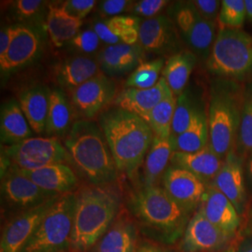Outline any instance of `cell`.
<instances>
[{
	"label": "cell",
	"mask_w": 252,
	"mask_h": 252,
	"mask_svg": "<svg viewBox=\"0 0 252 252\" xmlns=\"http://www.w3.org/2000/svg\"><path fill=\"white\" fill-rule=\"evenodd\" d=\"M72 252H89L117 219L120 198L105 186L84 187L76 193Z\"/></svg>",
	"instance_id": "cell-4"
},
{
	"label": "cell",
	"mask_w": 252,
	"mask_h": 252,
	"mask_svg": "<svg viewBox=\"0 0 252 252\" xmlns=\"http://www.w3.org/2000/svg\"><path fill=\"white\" fill-rule=\"evenodd\" d=\"M173 153H192L209 145L208 120L204 111H198L190 126L183 133L169 137Z\"/></svg>",
	"instance_id": "cell-28"
},
{
	"label": "cell",
	"mask_w": 252,
	"mask_h": 252,
	"mask_svg": "<svg viewBox=\"0 0 252 252\" xmlns=\"http://www.w3.org/2000/svg\"><path fill=\"white\" fill-rule=\"evenodd\" d=\"M169 93H171V90L162 77L153 88H127L122 91L113 101V104L117 108L132 112L146 121L150 112L165 98Z\"/></svg>",
	"instance_id": "cell-18"
},
{
	"label": "cell",
	"mask_w": 252,
	"mask_h": 252,
	"mask_svg": "<svg viewBox=\"0 0 252 252\" xmlns=\"http://www.w3.org/2000/svg\"><path fill=\"white\" fill-rule=\"evenodd\" d=\"M195 9L198 10L199 13L202 17L216 23V20L219 16L220 7H221V1L218 0H195L191 1Z\"/></svg>",
	"instance_id": "cell-41"
},
{
	"label": "cell",
	"mask_w": 252,
	"mask_h": 252,
	"mask_svg": "<svg viewBox=\"0 0 252 252\" xmlns=\"http://www.w3.org/2000/svg\"><path fill=\"white\" fill-rule=\"evenodd\" d=\"M13 34V27H2L0 32V59L3 58L9 50Z\"/></svg>",
	"instance_id": "cell-44"
},
{
	"label": "cell",
	"mask_w": 252,
	"mask_h": 252,
	"mask_svg": "<svg viewBox=\"0 0 252 252\" xmlns=\"http://www.w3.org/2000/svg\"><path fill=\"white\" fill-rule=\"evenodd\" d=\"M77 195L61 194L20 252H69Z\"/></svg>",
	"instance_id": "cell-5"
},
{
	"label": "cell",
	"mask_w": 252,
	"mask_h": 252,
	"mask_svg": "<svg viewBox=\"0 0 252 252\" xmlns=\"http://www.w3.org/2000/svg\"><path fill=\"white\" fill-rule=\"evenodd\" d=\"M96 3L94 0H67L63 2L60 7L69 16L82 20L90 13Z\"/></svg>",
	"instance_id": "cell-39"
},
{
	"label": "cell",
	"mask_w": 252,
	"mask_h": 252,
	"mask_svg": "<svg viewBox=\"0 0 252 252\" xmlns=\"http://www.w3.org/2000/svg\"><path fill=\"white\" fill-rule=\"evenodd\" d=\"M70 160L94 186H106L117 180L118 169L100 126L91 120L73 124L64 138Z\"/></svg>",
	"instance_id": "cell-2"
},
{
	"label": "cell",
	"mask_w": 252,
	"mask_h": 252,
	"mask_svg": "<svg viewBox=\"0 0 252 252\" xmlns=\"http://www.w3.org/2000/svg\"><path fill=\"white\" fill-rule=\"evenodd\" d=\"M238 141L245 153H252V94L247 97L242 106Z\"/></svg>",
	"instance_id": "cell-37"
},
{
	"label": "cell",
	"mask_w": 252,
	"mask_h": 252,
	"mask_svg": "<svg viewBox=\"0 0 252 252\" xmlns=\"http://www.w3.org/2000/svg\"><path fill=\"white\" fill-rule=\"evenodd\" d=\"M242 108L237 98L228 91H219L212 94L208 110L209 145L224 160L234 151L238 139Z\"/></svg>",
	"instance_id": "cell-7"
},
{
	"label": "cell",
	"mask_w": 252,
	"mask_h": 252,
	"mask_svg": "<svg viewBox=\"0 0 252 252\" xmlns=\"http://www.w3.org/2000/svg\"><path fill=\"white\" fill-rule=\"evenodd\" d=\"M130 208L144 234L160 242L177 241L183 236L189 221V213L158 185L138 189Z\"/></svg>",
	"instance_id": "cell-3"
},
{
	"label": "cell",
	"mask_w": 252,
	"mask_h": 252,
	"mask_svg": "<svg viewBox=\"0 0 252 252\" xmlns=\"http://www.w3.org/2000/svg\"><path fill=\"white\" fill-rule=\"evenodd\" d=\"M196 107L191 95L188 92H183L176 100V107L172 122L171 135H178L183 133L190 126L197 112Z\"/></svg>",
	"instance_id": "cell-35"
},
{
	"label": "cell",
	"mask_w": 252,
	"mask_h": 252,
	"mask_svg": "<svg viewBox=\"0 0 252 252\" xmlns=\"http://www.w3.org/2000/svg\"><path fill=\"white\" fill-rule=\"evenodd\" d=\"M199 208L207 220L222 233L233 238L241 223L240 215L229 199L212 185H207Z\"/></svg>",
	"instance_id": "cell-17"
},
{
	"label": "cell",
	"mask_w": 252,
	"mask_h": 252,
	"mask_svg": "<svg viewBox=\"0 0 252 252\" xmlns=\"http://www.w3.org/2000/svg\"><path fill=\"white\" fill-rule=\"evenodd\" d=\"M165 64L164 58H157L153 61L141 63L126 81L127 88L135 89H150L157 84L161 78L160 74L162 72Z\"/></svg>",
	"instance_id": "cell-33"
},
{
	"label": "cell",
	"mask_w": 252,
	"mask_h": 252,
	"mask_svg": "<svg viewBox=\"0 0 252 252\" xmlns=\"http://www.w3.org/2000/svg\"><path fill=\"white\" fill-rule=\"evenodd\" d=\"M229 199L239 215H242L247 203L241 158L234 151L227 154L222 165L213 181L209 184Z\"/></svg>",
	"instance_id": "cell-16"
},
{
	"label": "cell",
	"mask_w": 252,
	"mask_h": 252,
	"mask_svg": "<svg viewBox=\"0 0 252 252\" xmlns=\"http://www.w3.org/2000/svg\"><path fill=\"white\" fill-rule=\"evenodd\" d=\"M163 189L188 213L197 210L207 190V185L185 169L170 166L162 177Z\"/></svg>",
	"instance_id": "cell-12"
},
{
	"label": "cell",
	"mask_w": 252,
	"mask_h": 252,
	"mask_svg": "<svg viewBox=\"0 0 252 252\" xmlns=\"http://www.w3.org/2000/svg\"><path fill=\"white\" fill-rule=\"evenodd\" d=\"M196 62L197 56L189 50L173 54L165 62L162 69V78L176 97L184 92Z\"/></svg>",
	"instance_id": "cell-27"
},
{
	"label": "cell",
	"mask_w": 252,
	"mask_h": 252,
	"mask_svg": "<svg viewBox=\"0 0 252 252\" xmlns=\"http://www.w3.org/2000/svg\"><path fill=\"white\" fill-rule=\"evenodd\" d=\"M246 175H247V180H248V184L250 188L252 190V153L250 154V157L248 159L247 165H246Z\"/></svg>",
	"instance_id": "cell-47"
},
{
	"label": "cell",
	"mask_w": 252,
	"mask_h": 252,
	"mask_svg": "<svg viewBox=\"0 0 252 252\" xmlns=\"http://www.w3.org/2000/svg\"><path fill=\"white\" fill-rule=\"evenodd\" d=\"M131 3L132 2L127 0H106L98 4V10L105 17H115L119 16V14H121L122 12L126 11Z\"/></svg>",
	"instance_id": "cell-43"
},
{
	"label": "cell",
	"mask_w": 252,
	"mask_h": 252,
	"mask_svg": "<svg viewBox=\"0 0 252 252\" xmlns=\"http://www.w3.org/2000/svg\"><path fill=\"white\" fill-rule=\"evenodd\" d=\"M207 64L218 76H246L252 70V36L241 29L220 27Z\"/></svg>",
	"instance_id": "cell-6"
},
{
	"label": "cell",
	"mask_w": 252,
	"mask_h": 252,
	"mask_svg": "<svg viewBox=\"0 0 252 252\" xmlns=\"http://www.w3.org/2000/svg\"><path fill=\"white\" fill-rule=\"evenodd\" d=\"M236 252H252V235L246 237L243 241L237 246Z\"/></svg>",
	"instance_id": "cell-46"
},
{
	"label": "cell",
	"mask_w": 252,
	"mask_h": 252,
	"mask_svg": "<svg viewBox=\"0 0 252 252\" xmlns=\"http://www.w3.org/2000/svg\"><path fill=\"white\" fill-rule=\"evenodd\" d=\"M115 96V84L99 73L72 91V104L81 117L90 120Z\"/></svg>",
	"instance_id": "cell-14"
},
{
	"label": "cell",
	"mask_w": 252,
	"mask_h": 252,
	"mask_svg": "<svg viewBox=\"0 0 252 252\" xmlns=\"http://www.w3.org/2000/svg\"><path fill=\"white\" fill-rule=\"evenodd\" d=\"M32 129L17 101L9 100L1 108L0 134L5 145L17 144L32 135Z\"/></svg>",
	"instance_id": "cell-25"
},
{
	"label": "cell",
	"mask_w": 252,
	"mask_h": 252,
	"mask_svg": "<svg viewBox=\"0 0 252 252\" xmlns=\"http://www.w3.org/2000/svg\"><path fill=\"white\" fill-rule=\"evenodd\" d=\"M99 126L118 171L127 175L135 173L153 143L154 133L151 126L144 119L119 108L102 113Z\"/></svg>",
	"instance_id": "cell-1"
},
{
	"label": "cell",
	"mask_w": 252,
	"mask_h": 252,
	"mask_svg": "<svg viewBox=\"0 0 252 252\" xmlns=\"http://www.w3.org/2000/svg\"><path fill=\"white\" fill-rule=\"evenodd\" d=\"M177 97L169 93L167 96L150 112L146 122L153 129L154 135L169 139L171 136L172 122Z\"/></svg>",
	"instance_id": "cell-32"
},
{
	"label": "cell",
	"mask_w": 252,
	"mask_h": 252,
	"mask_svg": "<svg viewBox=\"0 0 252 252\" xmlns=\"http://www.w3.org/2000/svg\"><path fill=\"white\" fill-rule=\"evenodd\" d=\"M178 29L171 19L159 15L140 23L138 44L153 54H170L179 46Z\"/></svg>",
	"instance_id": "cell-15"
},
{
	"label": "cell",
	"mask_w": 252,
	"mask_h": 252,
	"mask_svg": "<svg viewBox=\"0 0 252 252\" xmlns=\"http://www.w3.org/2000/svg\"><path fill=\"white\" fill-rule=\"evenodd\" d=\"M246 4V10H247V16L252 21V0H245Z\"/></svg>",
	"instance_id": "cell-48"
},
{
	"label": "cell",
	"mask_w": 252,
	"mask_h": 252,
	"mask_svg": "<svg viewBox=\"0 0 252 252\" xmlns=\"http://www.w3.org/2000/svg\"><path fill=\"white\" fill-rule=\"evenodd\" d=\"M71 121L72 108L63 91H51L46 134L55 137L67 135L72 126Z\"/></svg>",
	"instance_id": "cell-31"
},
{
	"label": "cell",
	"mask_w": 252,
	"mask_h": 252,
	"mask_svg": "<svg viewBox=\"0 0 252 252\" xmlns=\"http://www.w3.org/2000/svg\"><path fill=\"white\" fill-rule=\"evenodd\" d=\"M5 156L13 166L24 170H35L71 161L67 150L56 137H30L8 146Z\"/></svg>",
	"instance_id": "cell-8"
},
{
	"label": "cell",
	"mask_w": 252,
	"mask_h": 252,
	"mask_svg": "<svg viewBox=\"0 0 252 252\" xmlns=\"http://www.w3.org/2000/svg\"><path fill=\"white\" fill-rule=\"evenodd\" d=\"M59 196L11 217L2 228L0 252H21Z\"/></svg>",
	"instance_id": "cell-11"
},
{
	"label": "cell",
	"mask_w": 252,
	"mask_h": 252,
	"mask_svg": "<svg viewBox=\"0 0 252 252\" xmlns=\"http://www.w3.org/2000/svg\"><path fill=\"white\" fill-rule=\"evenodd\" d=\"M172 252L168 249H165L160 245L150 242V241H144L137 246L136 252Z\"/></svg>",
	"instance_id": "cell-45"
},
{
	"label": "cell",
	"mask_w": 252,
	"mask_h": 252,
	"mask_svg": "<svg viewBox=\"0 0 252 252\" xmlns=\"http://www.w3.org/2000/svg\"><path fill=\"white\" fill-rule=\"evenodd\" d=\"M39 50V38L29 27H13L12 39L6 55L0 59L2 71H11L32 61Z\"/></svg>",
	"instance_id": "cell-19"
},
{
	"label": "cell",
	"mask_w": 252,
	"mask_h": 252,
	"mask_svg": "<svg viewBox=\"0 0 252 252\" xmlns=\"http://www.w3.org/2000/svg\"><path fill=\"white\" fill-rule=\"evenodd\" d=\"M43 1L40 0H18L14 2V11L20 18L28 19L35 17L39 13Z\"/></svg>",
	"instance_id": "cell-42"
},
{
	"label": "cell",
	"mask_w": 252,
	"mask_h": 252,
	"mask_svg": "<svg viewBox=\"0 0 252 252\" xmlns=\"http://www.w3.org/2000/svg\"><path fill=\"white\" fill-rule=\"evenodd\" d=\"M1 194L8 207L17 213L35 208L60 195L41 189L12 165L2 174Z\"/></svg>",
	"instance_id": "cell-10"
},
{
	"label": "cell",
	"mask_w": 252,
	"mask_h": 252,
	"mask_svg": "<svg viewBox=\"0 0 252 252\" xmlns=\"http://www.w3.org/2000/svg\"><path fill=\"white\" fill-rule=\"evenodd\" d=\"M232 238L211 223L198 208L189 219L180 242L182 252H211L224 250Z\"/></svg>",
	"instance_id": "cell-13"
},
{
	"label": "cell",
	"mask_w": 252,
	"mask_h": 252,
	"mask_svg": "<svg viewBox=\"0 0 252 252\" xmlns=\"http://www.w3.org/2000/svg\"><path fill=\"white\" fill-rule=\"evenodd\" d=\"M98 74L97 60L78 55L64 60L58 65L56 80L63 87L73 91Z\"/></svg>",
	"instance_id": "cell-26"
},
{
	"label": "cell",
	"mask_w": 252,
	"mask_h": 252,
	"mask_svg": "<svg viewBox=\"0 0 252 252\" xmlns=\"http://www.w3.org/2000/svg\"><path fill=\"white\" fill-rule=\"evenodd\" d=\"M171 11L178 32L190 51L207 60L216 39V23L202 17L192 2L177 3Z\"/></svg>",
	"instance_id": "cell-9"
},
{
	"label": "cell",
	"mask_w": 252,
	"mask_h": 252,
	"mask_svg": "<svg viewBox=\"0 0 252 252\" xmlns=\"http://www.w3.org/2000/svg\"><path fill=\"white\" fill-rule=\"evenodd\" d=\"M171 143L169 139L154 135L153 143L147 153L144 165V186L157 185L163 177L171 161Z\"/></svg>",
	"instance_id": "cell-30"
},
{
	"label": "cell",
	"mask_w": 252,
	"mask_h": 252,
	"mask_svg": "<svg viewBox=\"0 0 252 252\" xmlns=\"http://www.w3.org/2000/svg\"><path fill=\"white\" fill-rule=\"evenodd\" d=\"M50 91L44 85H36L22 92L19 104L31 129L41 134L46 131L50 107Z\"/></svg>",
	"instance_id": "cell-24"
},
{
	"label": "cell",
	"mask_w": 252,
	"mask_h": 252,
	"mask_svg": "<svg viewBox=\"0 0 252 252\" xmlns=\"http://www.w3.org/2000/svg\"><path fill=\"white\" fill-rule=\"evenodd\" d=\"M137 246V226L121 215L89 252H135Z\"/></svg>",
	"instance_id": "cell-22"
},
{
	"label": "cell",
	"mask_w": 252,
	"mask_h": 252,
	"mask_svg": "<svg viewBox=\"0 0 252 252\" xmlns=\"http://www.w3.org/2000/svg\"><path fill=\"white\" fill-rule=\"evenodd\" d=\"M17 169L41 189L56 194L72 192L78 185L76 174L65 163L51 164L35 170Z\"/></svg>",
	"instance_id": "cell-21"
},
{
	"label": "cell",
	"mask_w": 252,
	"mask_h": 252,
	"mask_svg": "<svg viewBox=\"0 0 252 252\" xmlns=\"http://www.w3.org/2000/svg\"><path fill=\"white\" fill-rule=\"evenodd\" d=\"M170 162L172 166L190 172L209 185L220 171L223 160L208 145L196 153H173Z\"/></svg>",
	"instance_id": "cell-20"
},
{
	"label": "cell",
	"mask_w": 252,
	"mask_h": 252,
	"mask_svg": "<svg viewBox=\"0 0 252 252\" xmlns=\"http://www.w3.org/2000/svg\"><path fill=\"white\" fill-rule=\"evenodd\" d=\"M143 58V49L137 43L108 45L97 55V62L104 73L117 76L135 69Z\"/></svg>",
	"instance_id": "cell-23"
},
{
	"label": "cell",
	"mask_w": 252,
	"mask_h": 252,
	"mask_svg": "<svg viewBox=\"0 0 252 252\" xmlns=\"http://www.w3.org/2000/svg\"><path fill=\"white\" fill-rule=\"evenodd\" d=\"M247 16L245 0H222L218 16L220 27L240 29Z\"/></svg>",
	"instance_id": "cell-36"
},
{
	"label": "cell",
	"mask_w": 252,
	"mask_h": 252,
	"mask_svg": "<svg viewBox=\"0 0 252 252\" xmlns=\"http://www.w3.org/2000/svg\"><path fill=\"white\" fill-rule=\"evenodd\" d=\"M167 4L168 1L166 0H141L134 5L133 11L148 19L153 18L156 17Z\"/></svg>",
	"instance_id": "cell-40"
},
{
	"label": "cell",
	"mask_w": 252,
	"mask_h": 252,
	"mask_svg": "<svg viewBox=\"0 0 252 252\" xmlns=\"http://www.w3.org/2000/svg\"><path fill=\"white\" fill-rule=\"evenodd\" d=\"M71 44L81 53L93 54L99 47L100 38L94 30L87 29L75 36L71 40Z\"/></svg>",
	"instance_id": "cell-38"
},
{
	"label": "cell",
	"mask_w": 252,
	"mask_h": 252,
	"mask_svg": "<svg viewBox=\"0 0 252 252\" xmlns=\"http://www.w3.org/2000/svg\"><path fill=\"white\" fill-rule=\"evenodd\" d=\"M237 252V246L235 245H230L225 248L222 252Z\"/></svg>",
	"instance_id": "cell-49"
},
{
	"label": "cell",
	"mask_w": 252,
	"mask_h": 252,
	"mask_svg": "<svg viewBox=\"0 0 252 252\" xmlns=\"http://www.w3.org/2000/svg\"><path fill=\"white\" fill-rule=\"evenodd\" d=\"M109 32L117 38L121 43L127 45H135L139 39L138 18L129 15H119L104 21Z\"/></svg>",
	"instance_id": "cell-34"
},
{
	"label": "cell",
	"mask_w": 252,
	"mask_h": 252,
	"mask_svg": "<svg viewBox=\"0 0 252 252\" xmlns=\"http://www.w3.org/2000/svg\"><path fill=\"white\" fill-rule=\"evenodd\" d=\"M46 19V28L52 43L55 47H62L71 41L79 34L82 20L73 18L66 14L60 5H49Z\"/></svg>",
	"instance_id": "cell-29"
}]
</instances>
